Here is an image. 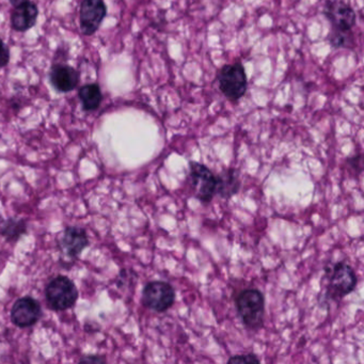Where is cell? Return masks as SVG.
<instances>
[{
	"label": "cell",
	"mask_w": 364,
	"mask_h": 364,
	"mask_svg": "<svg viewBox=\"0 0 364 364\" xmlns=\"http://www.w3.org/2000/svg\"><path fill=\"white\" fill-rule=\"evenodd\" d=\"M235 304L238 314L247 328L257 330L263 326L265 298L259 289H248L240 291Z\"/></svg>",
	"instance_id": "obj_1"
},
{
	"label": "cell",
	"mask_w": 364,
	"mask_h": 364,
	"mask_svg": "<svg viewBox=\"0 0 364 364\" xmlns=\"http://www.w3.org/2000/svg\"><path fill=\"white\" fill-rule=\"evenodd\" d=\"M217 78H218L219 89L227 99L238 101L246 95L248 80L242 63H234L223 65L219 70Z\"/></svg>",
	"instance_id": "obj_2"
},
{
	"label": "cell",
	"mask_w": 364,
	"mask_h": 364,
	"mask_svg": "<svg viewBox=\"0 0 364 364\" xmlns=\"http://www.w3.org/2000/svg\"><path fill=\"white\" fill-rule=\"evenodd\" d=\"M46 298L50 308L65 311L72 308L78 298V291L71 279L58 276L46 287Z\"/></svg>",
	"instance_id": "obj_3"
},
{
	"label": "cell",
	"mask_w": 364,
	"mask_h": 364,
	"mask_svg": "<svg viewBox=\"0 0 364 364\" xmlns=\"http://www.w3.org/2000/svg\"><path fill=\"white\" fill-rule=\"evenodd\" d=\"M216 176L202 164H189V185L193 196L203 203H210L216 195Z\"/></svg>",
	"instance_id": "obj_4"
},
{
	"label": "cell",
	"mask_w": 364,
	"mask_h": 364,
	"mask_svg": "<svg viewBox=\"0 0 364 364\" xmlns=\"http://www.w3.org/2000/svg\"><path fill=\"white\" fill-rule=\"evenodd\" d=\"M357 287V276L353 268L344 262H338L332 269L326 296L329 299L338 301L353 293Z\"/></svg>",
	"instance_id": "obj_5"
},
{
	"label": "cell",
	"mask_w": 364,
	"mask_h": 364,
	"mask_svg": "<svg viewBox=\"0 0 364 364\" xmlns=\"http://www.w3.org/2000/svg\"><path fill=\"white\" fill-rule=\"evenodd\" d=\"M176 301V291L169 283L164 281H152L148 283L142 293V302L144 306L163 313L169 310Z\"/></svg>",
	"instance_id": "obj_6"
},
{
	"label": "cell",
	"mask_w": 364,
	"mask_h": 364,
	"mask_svg": "<svg viewBox=\"0 0 364 364\" xmlns=\"http://www.w3.org/2000/svg\"><path fill=\"white\" fill-rule=\"evenodd\" d=\"M323 16L336 31L351 33V29L355 25V11L342 0H328L323 7Z\"/></svg>",
	"instance_id": "obj_7"
},
{
	"label": "cell",
	"mask_w": 364,
	"mask_h": 364,
	"mask_svg": "<svg viewBox=\"0 0 364 364\" xmlns=\"http://www.w3.org/2000/svg\"><path fill=\"white\" fill-rule=\"evenodd\" d=\"M106 16L103 0H84L80 7V27L85 36H91L101 26Z\"/></svg>",
	"instance_id": "obj_8"
},
{
	"label": "cell",
	"mask_w": 364,
	"mask_h": 364,
	"mask_svg": "<svg viewBox=\"0 0 364 364\" xmlns=\"http://www.w3.org/2000/svg\"><path fill=\"white\" fill-rule=\"evenodd\" d=\"M41 306L37 300L31 297L18 299L11 311V319L14 325L21 328L35 325L41 317Z\"/></svg>",
	"instance_id": "obj_9"
},
{
	"label": "cell",
	"mask_w": 364,
	"mask_h": 364,
	"mask_svg": "<svg viewBox=\"0 0 364 364\" xmlns=\"http://www.w3.org/2000/svg\"><path fill=\"white\" fill-rule=\"evenodd\" d=\"M53 86L61 92H70L77 87L80 75L74 68L67 65H56L50 71Z\"/></svg>",
	"instance_id": "obj_10"
},
{
	"label": "cell",
	"mask_w": 364,
	"mask_h": 364,
	"mask_svg": "<svg viewBox=\"0 0 364 364\" xmlns=\"http://www.w3.org/2000/svg\"><path fill=\"white\" fill-rule=\"evenodd\" d=\"M38 7L35 4L26 0L25 3L21 4L16 7L11 16V24L16 31H26L33 28L37 22Z\"/></svg>",
	"instance_id": "obj_11"
},
{
	"label": "cell",
	"mask_w": 364,
	"mask_h": 364,
	"mask_svg": "<svg viewBox=\"0 0 364 364\" xmlns=\"http://www.w3.org/2000/svg\"><path fill=\"white\" fill-rule=\"evenodd\" d=\"M89 240L86 231L80 228H68L61 238V246L70 257H77L88 246Z\"/></svg>",
	"instance_id": "obj_12"
},
{
	"label": "cell",
	"mask_w": 364,
	"mask_h": 364,
	"mask_svg": "<svg viewBox=\"0 0 364 364\" xmlns=\"http://www.w3.org/2000/svg\"><path fill=\"white\" fill-rule=\"evenodd\" d=\"M216 195L223 199H230L235 196L240 188V180L235 169L225 170L216 178Z\"/></svg>",
	"instance_id": "obj_13"
},
{
	"label": "cell",
	"mask_w": 364,
	"mask_h": 364,
	"mask_svg": "<svg viewBox=\"0 0 364 364\" xmlns=\"http://www.w3.org/2000/svg\"><path fill=\"white\" fill-rule=\"evenodd\" d=\"M80 97L85 110L87 112L97 110L102 102V92L99 85L90 84L82 87L80 90Z\"/></svg>",
	"instance_id": "obj_14"
},
{
	"label": "cell",
	"mask_w": 364,
	"mask_h": 364,
	"mask_svg": "<svg viewBox=\"0 0 364 364\" xmlns=\"http://www.w3.org/2000/svg\"><path fill=\"white\" fill-rule=\"evenodd\" d=\"M25 232H26V225L23 220L10 219L3 223V225H0V233L9 240H18Z\"/></svg>",
	"instance_id": "obj_15"
},
{
	"label": "cell",
	"mask_w": 364,
	"mask_h": 364,
	"mask_svg": "<svg viewBox=\"0 0 364 364\" xmlns=\"http://www.w3.org/2000/svg\"><path fill=\"white\" fill-rule=\"evenodd\" d=\"M329 41L333 48H346L353 44V35L351 33L332 31V33H330Z\"/></svg>",
	"instance_id": "obj_16"
},
{
	"label": "cell",
	"mask_w": 364,
	"mask_h": 364,
	"mask_svg": "<svg viewBox=\"0 0 364 364\" xmlns=\"http://www.w3.org/2000/svg\"><path fill=\"white\" fill-rule=\"evenodd\" d=\"M228 362L229 363H253V362L259 363V359L253 353H248V355H233Z\"/></svg>",
	"instance_id": "obj_17"
},
{
	"label": "cell",
	"mask_w": 364,
	"mask_h": 364,
	"mask_svg": "<svg viewBox=\"0 0 364 364\" xmlns=\"http://www.w3.org/2000/svg\"><path fill=\"white\" fill-rule=\"evenodd\" d=\"M9 50L6 48L4 42L0 40V68L6 67L9 63Z\"/></svg>",
	"instance_id": "obj_18"
},
{
	"label": "cell",
	"mask_w": 364,
	"mask_h": 364,
	"mask_svg": "<svg viewBox=\"0 0 364 364\" xmlns=\"http://www.w3.org/2000/svg\"><path fill=\"white\" fill-rule=\"evenodd\" d=\"M82 362H89V361H93V362H103L105 361V360L103 359V358H100L99 355H97V357H87L84 358V359L80 360Z\"/></svg>",
	"instance_id": "obj_19"
},
{
	"label": "cell",
	"mask_w": 364,
	"mask_h": 364,
	"mask_svg": "<svg viewBox=\"0 0 364 364\" xmlns=\"http://www.w3.org/2000/svg\"><path fill=\"white\" fill-rule=\"evenodd\" d=\"M25 1H26V0H10V3H11V5L14 6V7H18V5L25 3Z\"/></svg>",
	"instance_id": "obj_20"
}]
</instances>
